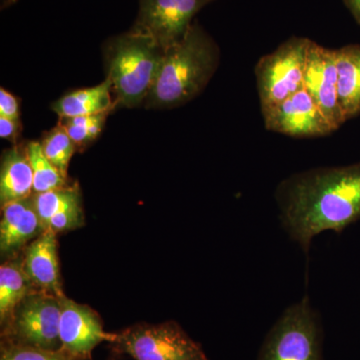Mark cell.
I'll list each match as a JSON object with an SVG mask.
<instances>
[{
	"instance_id": "obj_6",
	"label": "cell",
	"mask_w": 360,
	"mask_h": 360,
	"mask_svg": "<svg viewBox=\"0 0 360 360\" xmlns=\"http://www.w3.org/2000/svg\"><path fill=\"white\" fill-rule=\"evenodd\" d=\"M312 40L292 37L259 58L255 68L260 110L281 103L303 89Z\"/></svg>"
},
{
	"instance_id": "obj_2",
	"label": "cell",
	"mask_w": 360,
	"mask_h": 360,
	"mask_svg": "<svg viewBox=\"0 0 360 360\" xmlns=\"http://www.w3.org/2000/svg\"><path fill=\"white\" fill-rule=\"evenodd\" d=\"M219 63V44L194 21L184 39L165 51L144 106L170 110L188 103L206 89Z\"/></svg>"
},
{
	"instance_id": "obj_13",
	"label": "cell",
	"mask_w": 360,
	"mask_h": 360,
	"mask_svg": "<svg viewBox=\"0 0 360 360\" xmlns=\"http://www.w3.org/2000/svg\"><path fill=\"white\" fill-rule=\"evenodd\" d=\"M22 252L23 269L34 290L59 297L65 295L59 269L56 234L49 231L42 232Z\"/></svg>"
},
{
	"instance_id": "obj_23",
	"label": "cell",
	"mask_w": 360,
	"mask_h": 360,
	"mask_svg": "<svg viewBox=\"0 0 360 360\" xmlns=\"http://www.w3.org/2000/svg\"><path fill=\"white\" fill-rule=\"evenodd\" d=\"M84 224V210H82V205H79L68 208L65 212H59L52 217L49 224H47L45 231H52L58 234L61 233V232L75 231V229H79Z\"/></svg>"
},
{
	"instance_id": "obj_14",
	"label": "cell",
	"mask_w": 360,
	"mask_h": 360,
	"mask_svg": "<svg viewBox=\"0 0 360 360\" xmlns=\"http://www.w3.org/2000/svg\"><path fill=\"white\" fill-rule=\"evenodd\" d=\"M33 193V172L27 149L15 146L4 151L0 167V205L25 200Z\"/></svg>"
},
{
	"instance_id": "obj_15",
	"label": "cell",
	"mask_w": 360,
	"mask_h": 360,
	"mask_svg": "<svg viewBox=\"0 0 360 360\" xmlns=\"http://www.w3.org/2000/svg\"><path fill=\"white\" fill-rule=\"evenodd\" d=\"M338 101L345 122L360 115V44L335 49Z\"/></svg>"
},
{
	"instance_id": "obj_4",
	"label": "cell",
	"mask_w": 360,
	"mask_h": 360,
	"mask_svg": "<svg viewBox=\"0 0 360 360\" xmlns=\"http://www.w3.org/2000/svg\"><path fill=\"white\" fill-rule=\"evenodd\" d=\"M257 360H323L321 319L307 296L284 310Z\"/></svg>"
},
{
	"instance_id": "obj_9",
	"label": "cell",
	"mask_w": 360,
	"mask_h": 360,
	"mask_svg": "<svg viewBox=\"0 0 360 360\" xmlns=\"http://www.w3.org/2000/svg\"><path fill=\"white\" fill-rule=\"evenodd\" d=\"M265 129L295 139L326 136L335 130L304 89L281 103L262 108Z\"/></svg>"
},
{
	"instance_id": "obj_18",
	"label": "cell",
	"mask_w": 360,
	"mask_h": 360,
	"mask_svg": "<svg viewBox=\"0 0 360 360\" xmlns=\"http://www.w3.org/2000/svg\"><path fill=\"white\" fill-rule=\"evenodd\" d=\"M32 200L44 231L52 217L73 206L82 205V195L77 184H68L46 193L32 194Z\"/></svg>"
},
{
	"instance_id": "obj_1",
	"label": "cell",
	"mask_w": 360,
	"mask_h": 360,
	"mask_svg": "<svg viewBox=\"0 0 360 360\" xmlns=\"http://www.w3.org/2000/svg\"><path fill=\"white\" fill-rule=\"evenodd\" d=\"M276 200L284 231L307 255L315 236L341 233L360 219V161L290 175L277 186Z\"/></svg>"
},
{
	"instance_id": "obj_21",
	"label": "cell",
	"mask_w": 360,
	"mask_h": 360,
	"mask_svg": "<svg viewBox=\"0 0 360 360\" xmlns=\"http://www.w3.org/2000/svg\"><path fill=\"white\" fill-rule=\"evenodd\" d=\"M108 115L110 113L60 118L59 123L65 127L77 148L82 149L96 141L101 134Z\"/></svg>"
},
{
	"instance_id": "obj_12",
	"label": "cell",
	"mask_w": 360,
	"mask_h": 360,
	"mask_svg": "<svg viewBox=\"0 0 360 360\" xmlns=\"http://www.w3.org/2000/svg\"><path fill=\"white\" fill-rule=\"evenodd\" d=\"M44 231L32 195L1 206L0 255L2 259L20 257L21 251Z\"/></svg>"
},
{
	"instance_id": "obj_17",
	"label": "cell",
	"mask_w": 360,
	"mask_h": 360,
	"mask_svg": "<svg viewBox=\"0 0 360 360\" xmlns=\"http://www.w3.org/2000/svg\"><path fill=\"white\" fill-rule=\"evenodd\" d=\"M35 290L25 269L22 255L6 260L0 266V324L6 326L14 309L28 293Z\"/></svg>"
},
{
	"instance_id": "obj_3",
	"label": "cell",
	"mask_w": 360,
	"mask_h": 360,
	"mask_svg": "<svg viewBox=\"0 0 360 360\" xmlns=\"http://www.w3.org/2000/svg\"><path fill=\"white\" fill-rule=\"evenodd\" d=\"M103 51L106 78L112 85L116 104L129 108L144 104L165 51L153 39L129 30L108 39Z\"/></svg>"
},
{
	"instance_id": "obj_16",
	"label": "cell",
	"mask_w": 360,
	"mask_h": 360,
	"mask_svg": "<svg viewBox=\"0 0 360 360\" xmlns=\"http://www.w3.org/2000/svg\"><path fill=\"white\" fill-rule=\"evenodd\" d=\"M112 85L106 78L96 86L75 90L52 103L51 108L59 118L110 113L116 104Z\"/></svg>"
},
{
	"instance_id": "obj_7",
	"label": "cell",
	"mask_w": 360,
	"mask_h": 360,
	"mask_svg": "<svg viewBox=\"0 0 360 360\" xmlns=\"http://www.w3.org/2000/svg\"><path fill=\"white\" fill-rule=\"evenodd\" d=\"M60 297L40 290L28 293L2 326V341L45 349L61 348Z\"/></svg>"
},
{
	"instance_id": "obj_27",
	"label": "cell",
	"mask_w": 360,
	"mask_h": 360,
	"mask_svg": "<svg viewBox=\"0 0 360 360\" xmlns=\"http://www.w3.org/2000/svg\"><path fill=\"white\" fill-rule=\"evenodd\" d=\"M8 1H11V0H8Z\"/></svg>"
},
{
	"instance_id": "obj_25",
	"label": "cell",
	"mask_w": 360,
	"mask_h": 360,
	"mask_svg": "<svg viewBox=\"0 0 360 360\" xmlns=\"http://www.w3.org/2000/svg\"><path fill=\"white\" fill-rule=\"evenodd\" d=\"M21 129L20 120L0 116V137L15 142Z\"/></svg>"
},
{
	"instance_id": "obj_19",
	"label": "cell",
	"mask_w": 360,
	"mask_h": 360,
	"mask_svg": "<svg viewBox=\"0 0 360 360\" xmlns=\"http://www.w3.org/2000/svg\"><path fill=\"white\" fill-rule=\"evenodd\" d=\"M28 158L33 172V193H46L52 189L68 186V179L47 160L39 141H32L26 146Z\"/></svg>"
},
{
	"instance_id": "obj_10",
	"label": "cell",
	"mask_w": 360,
	"mask_h": 360,
	"mask_svg": "<svg viewBox=\"0 0 360 360\" xmlns=\"http://www.w3.org/2000/svg\"><path fill=\"white\" fill-rule=\"evenodd\" d=\"M59 338L61 348L73 355L91 359V352L101 342L115 343L117 333H108L101 316L89 305L60 297Z\"/></svg>"
},
{
	"instance_id": "obj_22",
	"label": "cell",
	"mask_w": 360,
	"mask_h": 360,
	"mask_svg": "<svg viewBox=\"0 0 360 360\" xmlns=\"http://www.w3.org/2000/svg\"><path fill=\"white\" fill-rule=\"evenodd\" d=\"M0 360H86L59 348V349H45V348L18 345V343L1 342Z\"/></svg>"
},
{
	"instance_id": "obj_8",
	"label": "cell",
	"mask_w": 360,
	"mask_h": 360,
	"mask_svg": "<svg viewBox=\"0 0 360 360\" xmlns=\"http://www.w3.org/2000/svg\"><path fill=\"white\" fill-rule=\"evenodd\" d=\"M214 0H139L130 30L146 35L163 51L184 39L194 18Z\"/></svg>"
},
{
	"instance_id": "obj_20",
	"label": "cell",
	"mask_w": 360,
	"mask_h": 360,
	"mask_svg": "<svg viewBox=\"0 0 360 360\" xmlns=\"http://www.w3.org/2000/svg\"><path fill=\"white\" fill-rule=\"evenodd\" d=\"M40 143L47 160L68 179V167L72 155L77 151V146L71 141L65 127L58 123V127L45 135Z\"/></svg>"
},
{
	"instance_id": "obj_24",
	"label": "cell",
	"mask_w": 360,
	"mask_h": 360,
	"mask_svg": "<svg viewBox=\"0 0 360 360\" xmlns=\"http://www.w3.org/2000/svg\"><path fill=\"white\" fill-rule=\"evenodd\" d=\"M0 116L20 120V103L18 98L4 89H0Z\"/></svg>"
},
{
	"instance_id": "obj_26",
	"label": "cell",
	"mask_w": 360,
	"mask_h": 360,
	"mask_svg": "<svg viewBox=\"0 0 360 360\" xmlns=\"http://www.w3.org/2000/svg\"><path fill=\"white\" fill-rule=\"evenodd\" d=\"M343 2L354 16L355 21L360 25V0H343Z\"/></svg>"
},
{
	"instance_id": "obj_11",
	"label": "cell",
	"mask_w": 360,
	"mask_h": 360,
	"mask_svg": "<svg viewBox=\"0 0 360 360\" xmlns=\"http://www.w3.org/2000/svg\"><path fill=\"white\" fill-rule=\"evenodd\" d=\"M303 89L314 98L331 127L338 130L345 122L338 101L335 49L310 44L305 65Z\"/></svg>"
},
{
	"instance_id": "obj_5",
	"label": "cell",
	"mask_w": 360,
	"mask_h": 360,
	"mask_svg": "<svg viewBox=\"0 0 360 360\" xmlns=\"http://www.w3.org/2000/svg\"><path fill=\"white\" fill-rule=\"evenodd\" d=\"M117 335L112 345L134 360H210L200 343L174 321L137 323Z\"/></svg>"
}]
</instances>
